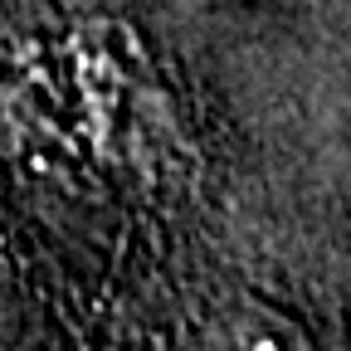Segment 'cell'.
Returning a JSON list of instances; mask_svg holds the SVG:
<instances>
[{"instance_id":"cell-1","label":"cell","mask_w":351,"mask_h":351,"mask_svg":"<svg viewBox=\"0 0 351 351\" xmlns=\"http://www.w3.org/2000/svg\"><path fill=\"white\" fill-rule=\"evenodd\" d=\"M210 351H307V346H302L298 327H288L274 313L249 307V313H234V317H225L215 327Z\"/></svg>"}]
</instances>
